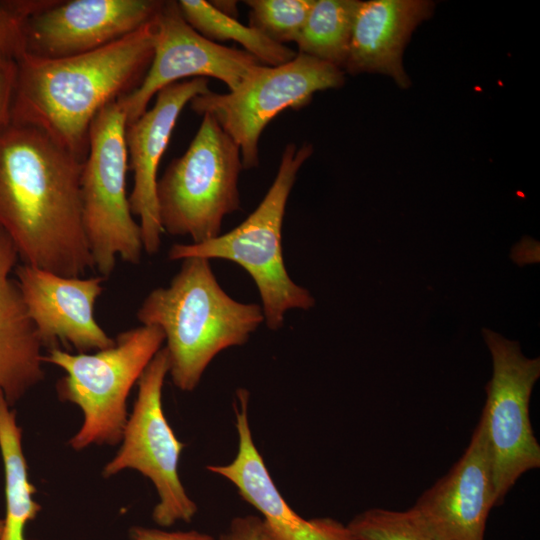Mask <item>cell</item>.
<instances>
[{"label": "cell", "mask_w": 540, "mask_h": 540, "mask_svg": "<svg viewBox=\"0 0 540 540\" xmlns=\"http://www.w3.org/2000/svg\"><path fill=\"white\" fill-rule=\"evenodd\" d=\"M83 162L35 127L0 129V228L22 263L67 277L94 269L82 220Z\"/></svg>", "instance_id": "6da1fadb"}, {"label": "cell", "mask_w": 540, "mask_h": 540, "mask_svg": "<svg viewBox=\"0 0 540 540\" xmlns=\"http://www.w3.org/2000/svg\"><path fill=\"white\" fill-rule=\"evenodd\" d=\"M155 34L154 19L91 52L56 59L23 54L16 63L10 122L43 131L84 161L93 119L140 85L154 55Z\"/></svg>", "instance_id": "7a4b0ae2"}, {"label": "cell", "mask_w": 540, "mask_h": 540, "mask_svg": "<svg viewBox=\"0 0 540 540\" xmlns=\"http://www.w3.org/2000/svg\"><path fill=\"white\" fill-rule=\"evenodd\" d=\"M180 261L170 284L145 297L137 319L163 331L168 374L178 389L190 392L218 353L245 344L265 318L259 304L239 302L221 288L209 259Z\"/></svg>", "instance_id": "3957f363"}, {"label": "cell", "mask_w": 540, "mask_h": 540, "mask_svg": "<svg viewBox=\"0 0 540 540\" xmlns=\"http://www.w3.org/2000/svg\"><path fill=\"white\" fill-rule=\"evenodd\" d=\"M313 147L290 143L283 150L275 179L257 208L237 227L197 244H174L171 261L188 257L224 259L240 265L255 282L268 328L283 326L291 309L308 310L315 300L308 290L290 278L282 252V224L287 201L299 169Z\"/></svg>", "instance_id": "277c9868"}, {"label": "cell", "mask_w": 540, "mask_h": 540, "mask_svg": "<svg viewBox=\"0 0 540 540\" xmlns=\"http://www.w3.org/2000/svg\"><path fill=\"white\" fill-rule=\"evenodd\" d=\"M164 341L159 327L141 325L121 332L111 347L92 354L48 349L43 362L65 371L56 384L59 400L77 405L83 414L80 429L68 442L72 449L121 442L129 392Z\"/></svg>", "instance_id": "5b68a950"}, {"label": "cell", "mask_w": 540, "mask_h": 540, "mask_svg": "<svg viewBox=\"0 0 540 540\" xmlns=\"http://www.w3.org/2000/svg\"><path fill=\"white\" fill-rule=\"evenodd\" d=\"M242 169L237 144L212 116L202 115L185 153L157 181L163 231L189 236L194 244L218 237L224 217L240 209Z\"/></svg>", "instance_id": "8992f818"}, {"label": "cell", "mask_w": 540, "mask_h": 540, "mask_svg": "<svg viewBox=\"0 0 540 540\" xmlns=\"http://www.w3.org/2000/svg\"><path fill=\"white\" fill-rule=\"evenodd\" d=\"M126 114L118 100L104 106L89 129L81 173L82 220L94 269L102 278L114 271L117 257L138 264L143 243L126 189L128 154Z\"/></svg>", "instance_id": "52a82bcc"}, {"label": "cell", "mask_w": 540, "mask_h": 540, "mask_svg": "<svg viewBox=\"0 0 540 540\" xmlns=\"http://www.w3.org/2000/svg\"><path fill=\"white\" fill-rule=\"evenodd\" d=\"M344 81L342 69L298 52L278 66L260 64L235 89L210 90L189 105L197 114L217 121L239 147L243 169H251L259 164V139L273 118L286 109L305 107L316 92L338 88Z\"/></svg>", "instance_id": "ba28073f"}, {"label": "cell", "mask_w": 540, "mask_h": 540, "mask_svg": "<svg viewBox=\"0 0 540 540\" xmlns=\"http://www.w3.org/2000/svg\"><path fill=\"white\" fill-rule=\"evenodd\" d=\"M483 337L493 363L480 420L491 457L496 506L526 472L539 468L540 445L534 435L529 402L540 377V359L527 358L516 341L490 329Z\"/></svg>", "instance_id": "9c48e42d"}, {"label": "cell", "mask_w": 540, "mask_h": 540, "mask_svg": "<svg viewBox=\"0 0 540 540\" xmlns=\"http://www.w3.org/2000/svg\"><path fill=\"white\" fill-rule=\"evenodd\" d=\"M168 372V353L164 347L137 381V398L122 434V444L102 470L104 478L133 469L151 480L159 497L152 518L160 527L188 523L197 513V505L178 475L185 445L178 440L163 412L162 389Z\"/></svg>", "instance_id": "30bf717a"}, {"label": "cell", "mask_w": 540, "mask_h": 540, "mask_svg": "<svg viewBox=\"0 0 540 540\" xmlns=\"http://www.w3.org/2000/svg\"><path fill=\"white\" fill-rule=\"evenodd\" d=\"M154 55L140 85L118 99L127 124L139 118L163 88L186 78H216L229 90L260 63L244 50L203 37L183 18L177 1H164L155 18Z\"/></svg>", "instance_id": "8fae6325"}, {"label": "cell", "mask_w": 540, "mask_h": 540, "mask_svg": "<svg viewBox=\"0 0 540 540\" xmlns=\"http://www.w3.org/2000/svg\"><path fill=\"white\" fill-rule=\"evenodd\" d=\"M161 0L53 1L26 19L25 54L56 59L109 45L155 19Z\"/></svg>", "instance_id": "7c38bea8"}, {"label": "cell", "mask_w": 540, "mask_h": 540, "mask_svg": "<svg viewBox=\"0 0 540 540\" xmlns=\"http://www.w3.org/2000/svg\"><path fill=\"white\" fill-rule=\"evenodd\" d=\"M14 273L43 347L51 349L62 342L88 353L114 344L94 315L104 278L67 277L25 263L16 265Z\"/></svg>", "instance_id": "4fadbf2b"}, {"label": "cell", "mask_w": 540, "mask_h": 540, "mask_svg": "<svg viewBox=\"0 0 540 540\" xmlns=\"http://www.w3.org/2000/svg\"><path fill=\"white\" fill-rule=\"evenodd\" d=\"M494 506L491 457L479 420L459 460L410 510L435 540H484Z\"/></svg>", "instance_id": "5bb4252c"}, {"label": "cell", "mask_w": 540, "mask_h": 540, "mask_svg": "<svg viewBox=\"0 0 540 540\" xmlns=\"http://www.w3.org/2000/svg\"><path fill=\"white\" fill-rule=\"evenodd\" d=\"M210 91L207 78L179 81L161 89L154 105L126 125L125 141L128 166L134 174L129 197L130 210L139 218L143 250L154 255L159 251L164 232L159 218L156 195L157 173L177 119L196 96Z\"/></svg>", "instance_id": "9a60e30c"}, {"label": "cell", "mask_w": 540, "mask_h": 540, "mask_svg": "<svg viewBox=\"0 0 540 540\" xmlns=\"http://www.w3.org/2000/svg\"><path fill=\"white\" fill-rule=\"evenodd\" d=\"M248 401V391L237 390L235 458L225 465H209L208 471L230 481L240 496L260 513L264 540H357L347 525L329 517L304 519L284 500L253 441Z\"/></svg>", "instance_id": "2e32d148"}, {"label": "cell", "mask_w": 540, "mask_h": 540, "mask_svg": "<svg viewBox=\"0 0 540 540\" xmlns=\"http://www.w3.org/2000/svg\"><path fill=\"white\" fill-rule=\"evenodd\" d=\"M423 0H370L358 7L344 68L348 73L377 72L402 88L410 81L402 55L413 30L432 14Z\"/></svg>", "instance_id": "e0dca14e"}, {"label": "cell", "mask_w": 540, "mask_h": 540, "mask_svg": "<svg viewBox=\"0 0 540 540\" xmlns=\"http://www.w3.org/2000/svg\"><path fill=\"white\" fill-rule=\"evenodd\" d=\"M19 258L0 228V393L10 406L44 378L43 344L11 273Z\"/></svg>", "instance_id": "ac0fdd59"}, {"label": "cell", "mask_w": 540, "mask_h": 540, "mask_svg": "<svg viewBox=\"0 0 540 540\" xmlns=\"http://www.w3.org/2000/svg\"><path fill=\"white\" fill-rule=\"evenodd\" d=\"M0 393V452L4 466L6 514L0 540H25L26 525L41 511L33 499L35 486L30 482L22 448V429L16 413Z\"/></svg>", "instance_id": "d6986e66"}, {"label": "cell", "mask_w": 540, "mask_h": 540, "mask_svg": "<svg viewBox=\"0 0 540 540\" xmlns=\"http://www.w3.org/2000/svg\"><path fill=\"white\" fill-rule=\"evenodd\" d=\"M177 3L185 21L203 37L213 42H237L263 65L278 66L297 55L294 50L272 41L258 29L218 11L209 1L180 0Z\"/></svg>", "instance_id": "ffe728a7"}, {"label": "cell", "mask_w": 540, "mask_h": 540, "mask_svg": "<svg viewBox=\"0 0 540 540\" xmlns=\"http://www.w3.org/2000/svg\"><path fill=\"white\" fill-rule=\"evenodd\" d=\"M360 2L357 0H314L295 42L299 53L343 69Z\"/></svg>", "instance_id": "44dd1931"}, {"label": "cell", "mask_w": 540, "mask_h": 540, "mask_svg": "<svg viewBox=\"0 0 540 540\" xmlns=\"http://www.w3.org/2000/svg\"><path fill=\"white\" fill-rule=\"evenodd\" d=\"M250 26L272 41L296 42L314 0H247Z\"/></svg>", "instance_id": "7402d4cb"}, {"label": "cell", "mask_w": 540, "mask_h": 540, "mask_svg": "<svg viewBox=\"0 0 540 540\" xmlns=\"http://www.w3.org/2000/svg\"><path fill=\"white\" fill-rule=\"evenodd\" d=\"M357 540H435L412 511L371 508L357 514L348 524Z\"/></svg>", "instance_id": "603a6c76"}, {"label": "cell", "mask_w": 540, "mask_h": 540, "mask_svg": "<svg viewBox=\"0 0 540 540\" xmlns=\"http://www.w3.org/2000/svg\"><path fill=\"white\" fill-rule=\"evenodd\" d=\"M40 0H0V67L15 66L25 54L24 24Z\"/></svg>", "instance_id": "cb8c5ba5"}, {"label": "cell", "mask_w": 540, "mask_h": 540, "mask_svg": "<svg viewBox=\"0 0 540 540\" xmlns=\"http://www.w3.org/2000/svg\"><path fill=\"white\" fill-rule=\"evenodd\" d=\"M218 540H264L262 520L254 515L236 517Z\"/></svg>", "instance_id": "d4e9b609"}, {"label": "cell", "mask_w": 540, "mask_h": 540, "mask_svg": "<svg viewBox=\"0 0 540 540\" xmlns=\"http://www.w3.org/2000/svg\"><path fill=\"white\" fill-rule=\"evenodd\" d=\"M129 540H216L213 536L198 531H167L159 528L133 526Z\"/></svg>", "instance_id": "484cf974"}, {"label": "cell", "mask_w": 540, "mask_h": 540, "mask_svg": "<svg viewBox=\"0 0 540 540\" xmlns=\"http://www.w3.org/2000/svg\"><path fill=\"white\" fill-rule=\"evenodd\" d=\"M16 65L0 67V129L10 122Z\"/></svg>", "instance_id": "4316f807"}, {"label": "cell", "mask_w": 540, "mask_h": 540, "mask_svg": "<svg viewBox=\"0 0 540 540\" xmlns=\"http://www.w3.org/2000/svg\"><path fill=\"white\" fill-rule=\"evenodd\" d=\"M211 5L216 8L218 11L235 18L238 14L237 2L236 1H209Z\"/></svg>", "instance_id": "83f0119b"}, {"label": "cell", "mask_w": 540, "mask_h": 540, "mask_svg": "<svg viewBox=\"0 0 540 540\" xmlns=\"http://www.w3.org/2000/svg\"><path fill=\"white\" fill-rule=\"evenodd\" d=\"M2 529H3V519H0V535L2 533Z\"/></svg>", "instance_id": "f1b7e54d"}]
</instances>
